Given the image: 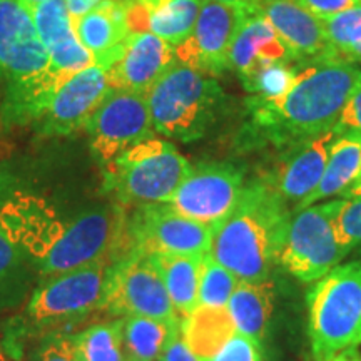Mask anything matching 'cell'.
Instances as JSON below:
<instances>
[{
  "label": "cell",
  "mask_w": 361,
  "mask_h": 361,
  "mask_svg": "<svg viewBox=\"0 0 361 361\" xmlns=\"http://www.w3.org/2000/svg\"><path fill=\"white\" fill-rule=\"evenodd\" d=\"M239 279L229 269L219 264L207 252L202 259L200 283V306L209 308H228Z\"/></svg>",
  "instance_id": "4dcf8cb0"
},
{
  "label": "cell",
  "mask_w": 361,
  "mask_h": 361,
  "mask_svg": "<svg viewBox=\"0 0 361 361\" xmlns=\"http://www.w3.org/2000/svg\"><path fill=\"white\" fill-rule=\"evenodd\" d=\"M213 226L179 214L168 202L144 204L124 219L123 245L142 255L204 256L211 250Z\"/></svg>",
  "instance_id": "30bf717a"
},
{
  "label": "cell",
  "mask_w": 361,
  "mask_h": 361,
  "mask_svg": "<svg viewBox=\"0 0 361 361\" xmlns=\"http://www.w3.org/2000/svg\"><path fill=\"white\" fill-rule=\"evenodd\" d=\"M298 75V62L291 64L264 66L241 80L243 87L251 97L259 101H278L281 99Z\"/></svg>",
  "instance_id": "f546056e"
},
{
  "label": "cell",
  "mask_w": 361,
  "mask_h": 361,
  "mask_svg": "<svg viewBox=\"0 0 361 361\" xmlns=\"http://www.w3.org/2000/svg\"><path fill=\"white\" fill-rule=\"evenodd\" d=\"M308 333L316 361L361 345V261L338 264L308 293Z\"/></svg>",
  "instance_id": "52a82bcc"
},
{
  "label": "cell",
  "mask_w": 361,
  "mask_h": 361,
  "mask_svg": "<svg viewBox=\"0 0 361 361\" xmlns=\"http://www.w3.org/2000/svg\"><path fill=\"white\" fill-rule=\"evenodd\" d=\"M209 361H263L261 343L236 331Z\"/></svg>",
  "instance_id": "836d02e7"
},
{
  "label": "cell",
  "mask_w": 361,
  "mask_h": 361,
  "mask_svg": "<svg viewBox=\"0 0 361 361\" xmlns=\"http://www.w3.org/2000/svg\"><path fill=\"white\" fill-rule=\"evenodd\" d=\"M355 196H361V178L356 180L353 186H350L348 189H346V191L343 192L340 197H355Z\"/></svg>",
  "instance_id": "7bdbcfd3"
},
{
  "label": "cell",
  "mask_w": 361,
  "mask_h": 361,
  "mask_svg": "<svg viewBox=\"0 0 361 361\" xmlns=\"http://www.w3.org/2000/svg\"><path fill=\"white\" fill-rule=\"evenodd\" d=\"M274 310V286L269 279L263 281H239L228 311L239 333L258 343L268 335Z\"/></svg>",
  "instance_id": "cb8c5ba5"
},
{
  "label": "cell",
  "mask_w": 361,
  "mask_h": 361,
  "mask_svg": "<svg viewBox=\"0 0 361 361\" xmlns=\"http://www.w3.org/2000/svg\"><path fill=\"white\" fill-rule=\"evenodd\" d=\"M204 256H149L161 273L173 308L180 318H186L200 306V283Z\"/></svg>",
  "instance_id": "d4e9b609"
},
{
  "label": "cell",
  "mask_w": 361,
  "mask_h": 361,
  "mask_svg": "<svg viewBox=\"0 0 361 361\" xmlns=\"http://www.w3.org/2000/svg\"><path fill=\"white\" fill-rule=\"evenodd\" d=\"M157 134L179 142L206 137L233 109V99L214 78L176 61L147 94Z\"/></svg>",
  "instance_id": "5b68a950"
},
{
  "label": "cell",
  "mask_w": 361,
  "mask_h": 361,
  "mask_svg": "<svg viewBox=\"0 0 361 361\" xmlns=\"http://www.w3.org/2000/svg\"><path fill=\"white\" fill-rule=\"evenodd\" d=\"M341 57H345L346 61L350 62H355V64H361V42L353 45V47L348 49L346 52H343Z\"/></svg>",
  "instance_id": "b9f144b4"
},
{
  "label": "cell",
  "mask_w": 361,
  "mask_h": 361,
  "mask_svg": "<svg viewBox=\"0 0 361 361\" xmlns=\"http://www.w3.org/2000/svg\"><path fill=\"white\" fill-rule=\"evenodd\" d=\"M39 361H79L74 345V335L52 333L42 341Z\"/></svg>",
  "instance_id": "e575fe53"
},
{
  "label": "cell",
  "mask_w": 361,
  "mask_h": 361,
  "mask_svg": "<svg viewBox=\"0 0 361 361\" xmlns=\"http://www.w3.org/2000/svg\"><path fill=\"white\" fill-rule=\"evenodd\" d=\"M216 2L241 8V11H246V12H256L264 0H216Z\"/></svg>",
  "instance_id": "ab89813d"
},
{
  "label": "cell",
  "mask_w": 361,
  "mask_h": 361,
  "mask_svg": "<svg viewBox=\"0 0 361 361\" xmlns=\"http://www.w3.org/2000/svg\"><path fill=\"white\" fill-rule=\"evenodd\" d=\"M0 361H8V358L6 356V353H4L2 346H0Z\"/></svg>",
  "instance_id": "bcb514c9"
},
{
  "label": "cell",
  "mask_w": 361,
  "mask_h": 361,
  "mask_svg": "<svg viewBox=\"0 0 361 361\" xmlns=\"http://www.w3.org/2000/svg\"><path fill=\"white\" fill-rule=\"evenodd\" d=\"M245 169L233 162L191 166L168 204L179 214L214 226L236 207L245 191Z\"/></svg>",
  "instance_id": "4fadbf2b"
},
{
  "label": "cell",
  "mask_w": 361,
  "mask_h": 361,
  "mask_svg": "<svg viewBox=\"0 0 361 361\" xmlns=\"http://www.w3.org/2000/svg\"><path fill=\"white\" fill-rule=\"evenodd\" d=\"M291 214L290 204L263 178L251 180L236 207L213 226L209 255L239 281L268 279Z\"/></svg>",
  "instance_id": "277c9868"
},
{
  "label": "cell",
  "mask_w": 361,
  "mask_h": 361,
  "mask_svg": "<svg viewBox=\"0 0 361 361\" xmlns=\"http://www.w3.org/2000/svg\"><path fill=\"white\" fill-rule=\"evenodd\" d=\"M241 16V8L216 0H201L200 16L191 35L176 45L178 62L209 78H219L228 72L229 49Z\"/></svg>",
  "instance_id": "5bb4252c"
},
{
  "label": "cell",
  "mask_w": 361,
  "mask_h": 361,
  "mask_svg": "<svg viewBox=\"0 0 361 361\" xmlns=\"http://www.w3.org/2000/svg\"><path fill=\"white\" fill-rule=\"evenodd\" d=\"M126 214L101 207L66 219L51 202L16 192L0 206V229L42 274L57 276L106 258L123 245Z\"/></svg>",
  "instance_id": "6da1fadb"
},
{
  "label": "cell",
  "mask_w": 361,
  "mask_h": 361,
  "mask_svg": "<svg viewBox=\"0 0 361 361\" xmlns=\"http://www.w3.org/2000/svg\"><path fill=\"white\" fill-rule=\"evenodd\" d=\"M0 64L6 71L0 126H34L72 75L51 62L32 16L19 0H0Z\"/></svg>",
  "instance_id": "3957f363"
},
{
  "label": "cell",
  "mask_w": 361,
  "mask_h": 361,
  "mask_svg": "<svg viewBox=\"0 0 361 361\" xmlns=\"http://www.w3.org/2000/svg\"><path fill=\"white\" fill-rule=\"evenodd\" d=\"M44 2H49V0H19V4L25 8V11H30V8L37 7Z\"/></svg>",
  "instance_id": "ee69618b"
},
{
  "label": "cell",
  "mask_w": 361,
  "mask_h": 361,
  "mask_svg": "<svg viewBox=\"0 0 361 361\" xmlns=\"http://www.w3.org/2000/svg\"><path fill=\"white\" fill-rule=\"evenodd\" d=\"M29 12L54 66L71 75L96 66V59L75 34L66 0H49Z\"/></svg>",
  "instance_id": "ac0fdd59"
},
{
  "label": "cell",
  "mask_w": 361,
  "mask_h": 361,
  "mask_svg": "<svg viewBox=\"0 0 361 361\" xmlns=\"http://www.w3.org/2000/svg\"><path fill=\"white\" fill-rule=\"evenodd\" d=\"M338 134L361 135V74L335 126Z\"/></svg>",
  "instance_id": "d590c367"
},
{
  "label": "cell",
  "mask_w": 361,
  "mask_h": 361,
  "mask_svg": "<svg viewBox=\"0 0 361 361\" xmlns=\"http://www.w3.org/2000/svg\"><path fill=\"white\" fill-rule=\"evenodd\" d=\"M159 361H204V360L200 358L197 355H194L179 335L169 343V346L166 348L164 353H162Z\"/></svg>",
  "instance_id": "74e56055"
},
{
  "label": "cell",
  "mask_w": 361,
  "mask_h": 361,
  "mask_svg": "<svg viewBox=\"0 0 361 361\" xmlns=\"http://www.w3.org/2000/svg\"><path fill=\"white\" fill-rule=\"evenodd\" d=\"M94 159L104 168L126 149L154 135L147 96L109 87L85 124Z\"/></svg>",
  "instance_id": "7c38bea8"
},
{
  "label": "cell",
  "mask_w": 361,
  "mask_h": 361,
  "mask_svg": "<svg viewBox=\"0 0 361 361\" xmlns=\"http://www.w3.org/2000/svg\"><path fill=\"white\" fill-rule=\"evenodd\" d=\"M27 261L0 229V310L17 305L29 288Z\"/></svg>",
  "instance_id": "f1b7e54d"
},
{
  "label": "cell",
  "mask_w": 361,
  "mask_h": 361,
  "mask_svg": "<svg viewBox=\"0 0 361 361\" xmlns=\"http://www.w3.org/2000/svg\"><path fill=\"white\" fill-rule=\"evenodd\" d=\"M2 85H6V71H4V66L0 64V90H2ZM0 102H2V92H0Z\"/></svg>",
  "instance_id": "f6af8a7d"
},
{
  "label": "cell",
  "mask_w": 361,
  "mask_h": 361,
  "mask_svg": "<svg viewBox=\"0 0 361 361\" xmlns=\"http://www.w3.org/2000/svg\"><path fill=\"white\" fill-rule=\"evenodd\" d=\"M293 57L276 30L259 12L243 11L229 49V71L239 80L271 64H291Z\"/></svg>",
  "instance_id": "d6986e66"
},
{
  "label": "cell",
  "mask_w": 361,
  "mask_h": 361,
  "mask_svg": "<svg viewBox=\"0 0 361 361\" xmlns=\"http://www.w3.org/2000/svg\"><path fill=\"white\" fill-rule=\"evenodd\" d=\"M336 137L338 133L333 129L278 151L273 168L263 179L290 204L291 209L318 188Z\"/></svg>",
  "instance_id": "2e32d148"
},
{
  "label": "cell",
  "mask_w": 361,
  "mask_h": 361,
  "mask_svg": "<svg viewBox=\"0 0 361 361\" xmlns=\"http://www.w3.org/2000/svg\"><path fill=\"white\" fill-rule=\"evenodd\" d=\"M176 47L149 32H130L117 61L106 71L109 87L147 96L174 62Z\"/></svg>",
  "instance_id": "e0dca14e"
},
{
  "label": "cell",
  "mask_w": 361,
  "mask_h": 361,
  "mask_svg": "<svg viewBox=\"0 0 361 361\" xmlns=\"http://www.w3.org/2000/svg\"><path fill=\"white\" fill-rule=\"evenodd\" d=\"M201 0H130L128 24L130 32H149L171 45L191 35Z\"/></svg>",
  "instance_id": "7402d4cb"
},
{
  "label": "cell",
  "mask_w": 361,
  "mask_h": 361,
  "mask_svg": "<svg viewBox=\"0 0 361 361\" xmlns=\"http://www.w3.org/2000/svg\"><path fill=\"white\" fill-rule=\"evenodd\" d=\"M67 8H69V13L72 17V22L80 19V17L85 16L89 11H92L97 4H101L102 0H66Z\"/></svg>",
  "instance_id": "f35d334b"
},
{
  "label": "cell",
  "mask_w": 361,
  "mask_h": 361,
  "mask_svg": "<svg viewBox=\"0 0 361 361\" xmlns=\"http://www.w3.org/2000/svg\"><path fill=\"white\" fill-rule=\"evenodd\" d=\"M361 69L336 52L298 62L291 89L278 101L247 97L243 137L276 151L335 129Z\"/></svg>",
  "instance_id": "7a4b0ae2"
},
{
  "label": "cell",
  "mask_w": 361,
  "mask_h": 361,
  "mask_svg": "<svg viewBox=\"0 0 361 361\" xmlns=\"http://www.w3.org/2000/svg\"><path fill=\"white\" fill-rule=\"evenodd\" d=\"M130 0H102L92 11L74 20L75 34L96 59V66L107 71L121 54L130 34L128 8Z\"/></svg>",
  "instance_id": "44dd1931"
},
{
  "label": "cell",
  "mask_w": 361,
  "mask_h": 361,
  "mask_svg": "<svg viewBox=\"0 0 361 361\" xmlns=\"http://www.w3.org/2000/svg\"><path fill=\"white\" fill-rule=\"evenodd\" d=\"M335 228L341 245L346 250L350 252L361 250V196L338 200Z\"/></svg>",
  "instance_id": "d6a6232c"
},
{
  "label": "cell",
  "mask_w": 361,
  "mask_h": 361,
  "mask_svg": "<svg viewBox=\"0 0 361 361\" xmlns=\"http://www.w3.org/2000/svg\"><path fill=\"white\" fill-rule=\"evenodd\" d=\"M109 266L102 258L40 284L27 305L29 323L35 329L66 326L102 308Z\"/></svg>",
  "instance_id": "9c48e42d"
},
{
  "label": "cell",
  "mask_w": 361,
  "mask_h": 361,
  "mask_svg": "<svg viewBox=\"0 0 361 361\" xmlns=\"http://www.w3.org/2000/svg\"><path fill=\"white\" fill-rule=\"evenodd\" d=\"M336 202L338 200L316 202L291 214L278 264L300 281H318L341 264L350 252L336 234Z\"/></svg>",
  "instance_id": "ba28073f"
},
{
  "label": "cell",
  "mask_w": 361,
  "mask_h": 361,
  "mask_svg": "<svg viewBox=\"0 0 361 361\" xmlns=\"http://www.w3.org/2000/svg\"><path fill=\"white\" fill-rule=\"evenodd\" d=\"M238 329L228 308L197 306L180 322V338L194 355L209 361Z\"/></svg>",
  "instance_id": "484cf974"
},
{
  "label": "cell",
  "mask_w": 361,
  "mask_h": 361,
  "mask_svg": "<svg viewBox=\"0 0 361 361\" xmlns=\"http://www.w3.org/2000/svg\"><path fill=\"white\" fill-rule=\"evenodd\" d=\"M109 90L106 71L90 66L61 85L51 104L34 124L35 133L47 137L71 135L85 128L90 116Z\"/></svg>",
  "instance_id": "9a60e30c"
},
{
  "label": "cell",
  "mask_w": 361,
  "mask_h": 361,
  "mask_svg": "<svg viewBox=\"0 0 361 361\" xmlns=\"http://www.w3.org/2000/svg\"><path fill=\"white\" fill-rule=\"evenodd\" d=\"M295 2L303 7L305 11H308L311 16H314L316 19L323 20L358 6L361 0H295Z\"/></svg>",
  "instance_id": "8d00e7d4"
},
{
  "label": "cell",
  "mask_w": 361,
  "mask_h": 361,
  "mask_svg": "<svg viewBox=\"0 0 361 361\" xmlns=\"http://www.w3.org/2000/svg\"><path fill=\"white\" fill-rule=\"evenodd\" d=\"M79 361H128L121 322L94 324L74 335Z\"/></svg>",
  "instance_id": "83f0119b"
},
{
  "label": "cell",
  "mask_w": 361,
  "mask_h": 361,
  "mask_svg": "<svg viewBox=\"0 0 361 361\" xmlns=\"http://www.w3.org/2000/svg\"><path fill=\"white\" fill-rule=\"evenodd\" d=\"M328 361H361V355L356 348H348L341 351V353H338L336 356H333V358Z\"/></svg>",
  "instance_id": "60d3db41"
},
{
  "label": "cell",
  "mask_w": 361,
  "mask_h": 361,
  "mask_svg": "<svg viewBox=\"0 0 361 361\" xmlns=\"http://www.w3.org/2000/svg\"><path fill=\"white\" fill-rule=\"evenodd\" d=\"M121 324L128 361H159L169 343L180 335L179 319L128 316Z\"/></svg>",
  "instance_id": "4316f807"
},
{
  "label": "cell",
  "mask_w": 361,
  "mask_h": 361,
  "mask_svg": "<svg viewBox=\"0 0 361 361\" xmlns=\"http://www.w3.org/2000/svg\"><path fill=\"white\" fill-rule=\"evenodd\" d=\"M189 169L191 164L173 142L152 135L104 166V189L121 206L164 204L173 200Z\"/></svg>",
  "instance_id": "8992f818"
},
{
  "label": "cell",
  "mask_w": 361,
  "mask_h": 361,
  "mask_svg": "<svg viewBox=\"0 0 361 361\" xmlns=\"http://www.w3.org/2000/svg\"><path fill=\"white\" fill-rule=\"evenodd\" d=\"M256 12L273 25L295 62L335 52L329 47L322 20L298 6L295 0H264Z\"/></svg>",
  "instance_id": "ffe728a7"
},
{
  "label": "cell",
  "mask_w": 361,
  "mask_h": 361,
  "mask_svg": "<svg viewBox=\"0 0 361 361\" xmlns=\"http://www.w3.org/2000/svg\"><path fill=\"white\" fill-rule=\"evenodd\" d=\"M102 310L124 318L149 316L157 319H179L152 259L134 251L109 266Z\"/></svg>",
  "instance_id": "8fae6325"
},
{
  "label": "cell",
  "mask_w": 361,
  "mask_h": 361,
  "mask_svg": "<svg viewBox=\"0 0 361 361\" xmlns=\"http://www.w3.org/2000/svg\"><path fill=\"white\" fill-rule=\"evenodd\" d=\"M361 178V135L338 134L329 151L328 164L318 188L306 200L298 204L295 211L305 209L316 202H322L329 197L341 196L350 186H353Z\"/></svg>",
  "instance_id": "603a6c76"
},
{
  "label": "cell",
  "mask_w": 361,
  "mask_h": 361,
  "mask_svg": "<svg viewBox=\"0 0 361 361\" xmlns=\"http://www.w3.org/2000/svg\"><path fill=\"white\" fill-rule=\"evenodd\" d=\"M329 47L338 56L361 42V4L322 20Z\"/></svg>",
  "instance_id": "1f68e13d"
}]
</instances>
